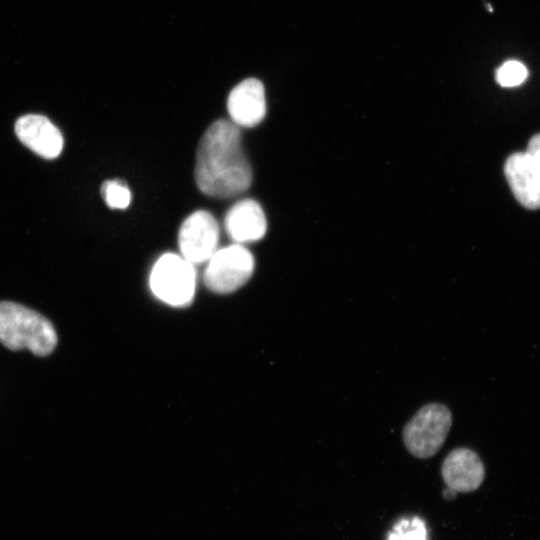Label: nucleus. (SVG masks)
I'll list each match as a JSON object with an SVG mask.
<instances>
[{"label":"nucleus","mask_w":540,"mask_h":540,"mask_svg":"<svg viewBox=\"0 0 540 540\" xmlns=\"http://www.w3.org/2000/svg\"><path fill=\"white\" fill-rule=\"evenodd\" d=\"M225 229L236 243L261 239L267 229V221L261 206L252 199L235 203L226 213Z\"/></svg>","instance_id":"obj_11"},{"label":"nucleus","mask_w":540,"mask_h":540,"mask_svg":"<svg viewBox=\"0 0 540 540\" xmlns=\"http://www.w3.org/2000/svg\"><path fill=\"white\" fill-rule=\"evenodd\" d=\"M441 475L447 487L455 492H471L481 485L485 469L474 451L456 448L444 459Z\"/></svg>","instance_id":"obj_9"},{"label":"nucleus","mask_w":540,"mask_h":540,"mask_svg":"<svg viewBox=\"0 0 540 540\" xmlns=\"http://www.w3.org/2000/svg\"><path fill=\"white\" fill-rule=\"evenodd\" d=\"M203 275L206 287L218 294H228L242 287L252 276L254 258L239 243L217 250L207 261Z\"/></svg>","instance_id":"obj_5"},{"label":"nucleus","mask_w":540,"mask_h":540,"mask_svg":"<svg viewBox=\"0 0 540 540\" xmlns=\"http://www.w3.org/2000/svg\"><path fill=\"white\" fill-rule=\"evenodd\" d=\"M195 284L194 265L174 253L162 255L150 274L152 292L172 306L188 305L193 299Z\"/></svg>","instance_id":"obj_4"},{"label":"nucleus","mask_w":540,"mask_h":540,"mask_svg":"<svg viewBox=\"0 0 540 540\" xmlns=\"http://www.w3.org/2000/svg\"><path fill=\"white\" fill-rule=\"evenodd\" d=\"M527 69L517 61L504 63L497 71L496 79L501 86L513 87L521 84L527 77Z\"/></svg>","instance_id":"obj_14"},{"label":"nucleus","mask_w":540,"mask_h":540,"mask_svg":"<svg viewBox=\"0 0 540 540\" xmlns=\"http://www.w3.org/2000/svg\"><path fill=\"white\" fill-rule=\"evenodd\" d=\"M219 227L214 216L198 210L182 223L178 234L181 256L191 264L207 262L217 251Z\"/></svg>","instance_id":"obj_6"},{"label":"nucleus","mask_w":540,"mask_h":540,"mask_svg":"<svg viewBox=\"0 0 540 540\" xmlns=\"http://www.w3.org/2000/svg\"><path fill=\"white\" fill-rule=\"evenodd\" d=\"M456 493L457 492L447 487V489L443 492V495L446 499L450 500L455 496Z\"/></svg>","instance_id":"obj_16"},{"label":"nucleus","mask_w":540,"mask_h":540,"mask_svg":"<svg viewBox=\"0 0 540 540\" xmlns=\"http://www.w3.org/2000/svg\"><path fill=\"white\" fill-rule=\"evenodd\" d=\"M101 195L111 209H125L131 201V192L122 180H107L101 186Z\"/></svg>","instance_id":"obj_13"},{"label":"nucleus","mask_w":540,"mask_h":540,"mask_svg":"<svg viewBox=\"0 0 540 540\" xmlns=\"http://www.w3.org/2000/svg\"><path fill=\"white\" fill-rule=\"evenodd\" d=\"M18 139L30 150L45 159H54L63 149L60 130L45 116L28 114L15 123Z\"/></svg>","instance_id":"obj_7"},{"label":"nucleus","mask_w":540,"mask_h":540,"mask_svg":"<svg viewBox=\"0 0 540 540\" xmlns=\"http://www.w3.org/2000/svg\"><path fill=\"white\" fill-rule=\"evenodd\" d=\"M195 181L206 195L230 198L252 183L251 166L241 147L239 126L218 120L203 134L196 153Z\"/></svg>","instance_id":"obj_1"},{"label":"nucleus","mask_w":540,"mask_h":540,"mask_svg":"<svg viewBox=\"0 0 540 540\" xmlns=\"http://www.w3.org/2000/svg\"><path fill=\"white\" fill-rule=\"evenodd\" d=\"M505 175L518 202L528 209L540 208V175L525 152L512 154Z\"/></svg>","instance_id":"obj_10"},{"label":"nucleus","mask_w":540,"mask_h":540,"mask_svg":"<svg viewBox=\"0 0 540 540\" xmlns=\"http://www.w3.org/2000/svg\"><path fill=\"white\" fill-rule=\"evenodd\" d=\"M525 153L540 175V134L531 138Z\"/></svg>","instance_id":"obj_15"},{"label":"nucleus","mask_w":540,"mask_h":540,"mask_svg":"<svg viewBox=\"0 0 540 540\" xmlns=\"http://www.w3.org/2000/svg\"><path fill=\"white\" fill-rule=\"evenodd\" d=\"M0 341L11 350L27 348L37 356H46L54 350L57 335L51 322L38 312L0 302Z\"/></svg>","instance_id":"obj_2"},{"label":"nucleus","mask_w":540,"mask_h":540,"mask_svg":"<svg viewBox=\"0 0 540 540\" xmlns=\"http://www.w3.org/2000/svg\"><path fill=\"white\" fill-rule=\"evenodd\" d=\"M227 108L232 122L237 126H256L266 114L263 84L255 78L245 79L230 92Z\"/></svg>","instance_id":"obj_8"},{"label":"nucleus","mask_w":540,"mask_h":540,"mask_svg":"<svg viewBox=\"0 0 540 540\" xmlns=\"http://www.w3.org/2000/svg\"><path fill=\"white\" fill-rule=\"evenodd\" d=\"M452 423L447 406L429 403L421 407L403 429L407 450L417 458H429L442 447Z\"/></svg>","instance_id":"obj_3"},{"label":"nucleus","mask_w":540,"mask_h":540,"mask_svg":"<svg viewBox=\"0 0 540 540\" xmlns=\"http://www.w3.org/2000/svg\"><path fill=\"white\" fill-rule=\"evenodd\" d=\"M425 522L417 517L400 519L387 535V540H427Z\"/></svg>","instance_id":"obj_12"}]
</instances>
